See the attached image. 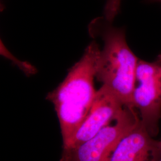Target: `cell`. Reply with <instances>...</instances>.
Returning <instances> with one entry per match:
<instances>
[{
	"mask_svg": "<svg viewBox=\"0 0 161 161\" xmlns=\"http://www.w3.org/2000/svg\"><path fill=\"white\" fill-rule=\"evenodd\" d=\"M155 1H158V2H160L161 3V0H155Z\"/></svg>",
	"mask_w": 161,
	"mask_h": 161,
	"instance_id": "obj_9",
	"label": "cell"
},
{
	"mask_svg": "<svg viewBox=\"0 0 161 161\" xmlns=\"http://www.w3.org/2000/svg\"><path fill=\"white\" fill-rule=\"evenodd\" d=\"M104 17H98L89 25L91 36L103 42L98 60L96 78L108 87L124 106H133L137 58L127 44L125 31L112 26Z\"/></svg>",
	"mask_w": 161,
	"mask_h": 161,
	"instance_id": "obj_2",
	"label": "cell"
},
{
	"mask_svg": "<svg viewBox=\"0 0 161 161\" xmlns=\"http://www.w3.org/2000/svg\"><path fill=\"white\" fill-rule=\"evenodd\" d=\"M161 158L158 141L140 121L121 138L104 161H157Z\"/></svg>",
	"mask_w": 161,
	"mask_h": 161,
	"instance_id": "obj_6",
	"label": "cell"
},
{
	"mask_svg": "<svg viewBox=\"0 0 161 161\" xmlns=\"http://www.w3.org/2000/svg\"><path fill=\"white\" fill-rule=\"evenodd\" d=\"M100 53L99 45L93 41L64 81L47 96L57 113L64 145L74 135L92 107L97 94L94 81Z\"/></svg>",
	"mask_w": 161,
	"mask_h": 161,
	"instance_id": "obj_1",
	"label": "cell"
},
{
	"mask_svg": "<svg viewBox=\"0 0 161 161\" xmlns=\"http://www.w3.org/2000/svg\"><path fill=\"white\" fill-rule=\"evenodd\" d=\"M121 0H108L104 9V17L112 22L118 14Z\"/></svg>",
	"mask_w": 161,
	"mask_h": 161,
	"instance_id": "obj_7",
	"label": "cell"
},
{
	"mask_svg": "<svg viewBox=\"0 0 161 161\" xmlns=\"http://www.w3.org/2000/svg\"><path fill=\"white\" fill-rule=\"evenodd\" d=\"M140 121L137 110L124 106L92 137L74 147L64 149L60 161H104L121 138Z\"/></svg>",
	"mask_w": 161,
	"mask_h": 161,
	"instance_id": "obj_3",
	"label": "cell"
},
{
	"mask_svg": "<svg viewBox=\"0 0 161 161\" xmlns=\"http://www.w3.org/2000/svg\"><path fill=\"white\" fill-rule=\"evenodd\" d=\"M124 105L104 86L97 91L92 107L80 128L64 149H69L92 137L118 115Z\"/></svg>",
	"mask_w": 161,
	"mask_h": 161,
	"instance_id": "obj_5",
	"label": "cell"
},
{
	"mask_svg": "<svg viewBox=\"0 0 161 161\" xmlns=\"http://www.w3.org/2000/svg\"><path fill=\"white\" fill-rule=\"evenodd\" d=\"M157 161H161V158L159 159V160H158Z\"/></svg>",
	"mask_w": 161,
	"mask_h": 161,
	"instance_id": "obj_10",
	"label": "cell"
},
{
	"mask_svg": "<svg viewBox=\"0 0 161 161\" xmlns=\"http://www.w3.org/2000/svg\"><path fill=\"white\" fill-rule=\"evenodd\" d=\"M158 146H159V149L160 152V154L161 156V140L160 141H158Z\"/></svg>",
	"mask_w": 161,
	"mask_h": 161,
	"instance_id": "obj_8",
	"label": "cell"
},
{
	"mask_svg": "<svg viewBox=\"0 0 161 161\" xmlns=\"http://www.w3.org/2000/svg\"><path fill=\"white\" fill-rule=\"evenodd\" d=\"M132 105L147 131L156 136L161 116V58L154 62L138 61Z\"/></svg>",
	"mask_w": 161,
	"mask_h": 161,
	"instance_id": "obj_4",
	"label": "cell"
}]
</instances>
